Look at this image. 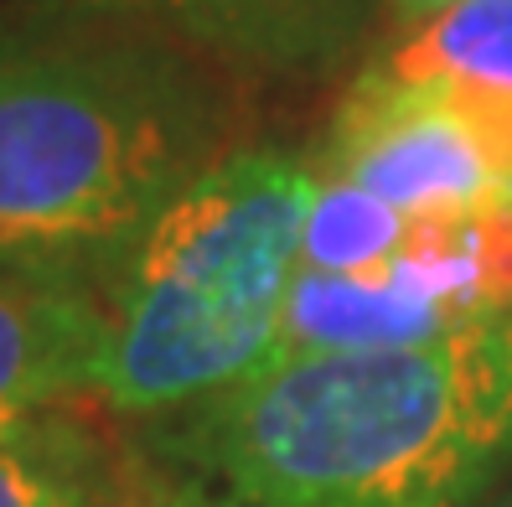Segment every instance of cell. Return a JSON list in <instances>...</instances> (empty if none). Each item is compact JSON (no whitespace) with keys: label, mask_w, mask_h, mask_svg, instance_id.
<instances>
[{"label":"cell","mask_w":512,"mask_h":507,"mask_svg":"<svg viewBox=\"0 0 512 507\" xmlns=\"http://www.w3.org/2000/svg\"><path fill=\"white\" fill-rule=\"evenodd\" d=\"M316 166L368 187L414 223L512 213V94L368 63L331 114Z\"/></svg>","instance_id":"obj_4"},{"label":"cell","mask_w":512,"mask_h":507,"mask_svg":"<svg viewBox=\"0 0 512 507\" xmlns=\"http://www.w3.org/2000/svg\"><path fill=\"white\" fill-rule=\"evenodd\" d=\"M104 301L0 280V430L99 399Z\"/></svg>","instance_id":"obj_6"},{"label":"cell","mask_w":512,"mask_h":507,"mask_svg":"<svg viewBox=\"0 0 512 507\" xmlns=\"http://www.w3.org/2000/svg\"><path fill=\"white\" fill-rule=\"evenodd\" d=\"M502 507H512V492H507V502H502Z\"/></svg>","instance_id":"obj_14"},{"label":"cell","mask_w":512,"mask_h":507,"mask_svg":"<svg viewBox=\"0 0 512 507\" xmlns=\"http://www.w3.org/2000/svg\"><path fill=\"white\" fill-rule=\"evenodd\" d=\"M507 326H512V316H507Z\"/></svg>","instance_id":"obj_15"},{"label":"cell","mask_w":512,"mask_h":507,"mask_svg":"<svg viewBox=\"0 0 512 507\" xmlns=\"http://www.w3.org/2000/svg\"><path fill=\"white\" fill-rule=\"evenodd\" d=\"M150 440L238 507H481L512 466V326L269 357Z\"/></svg>","instance_id":"obj_2"},{"label":"cell","mask_w":512,"mask_h":507,"mask_svg":"<svg viewBox=\"0 0 512 507\" xmlns=\"http://www.w3.org/2000/svg\"><path fill=\"white\" fill-rule=\"evenodd\" d=\"M373 0H202L197 47L218 63L306 78L368 32Z\"/></svg>","instance_id":"obj_7"},{"label":"cell","mask_w":512,"mask_h":507,"mask_svg":"<svg viewBox=\"0 0 512 507\" xmlns=\"http://www.w3.org/2000/svg\"><path fill=\"white\" fill-rule=\"evenodd\" d=\"M52 11H83V16H119V21H161L176 37L197 47L202 0H42Z\"/></svg>","instance_id":"obj_12"},{"label":"cell","mask_w":512,"mask_h":507,"mask_svg":"<svg viewBox=\"0 0 512 507\" xmlns=\"http://www.w3.org/2000/svg\"><path fill=\"white\" fill-rule=\"evenodd\" d=\"M316 166V161H311ZM419 228L399 207H388L368 187L316 166V192L306 213V238H300V270L316 275H368L394 254H404Z\"/></svg>","instance_id":"obj_10"},{"label":"cell","mask_w":512,"mask_h":507,"mask_svg":"<svg viewBox=\"0 0 512 507\" xmlns=\"http://www.w3.org/2000/svg\"><path fill=\"white\" fill-rule=\"evenodd\" d=\"M125 476L130 461L78 404L0 430V507H114Z\"/></svg>","instance_id":"obj_8"},{"label":"cell","mask_w":512,"mask_h":507,"mask_svg":"<svg viewBox=\"0 0 512 507\" xmlns=\"http://www.w3.org/2000/svg\"><path fill=\"white\" fill-rule=\"evenodd\" d=\"M450 6H461V0H394L399 21H425V16H435V11H450Z\"/></svg>","instance_id":"obj_13"},{"label":"cell","mask_w":512,"mask_h":507,"mask_svg":"<svg viewBox=\"0 0 512 507\" xmlns=\"http://www.w3.org/2000/svg\"><path fill=\"white\" fill-rule=\"evenodd\" d=\"M316 166L233 145L145 233L104 301L99 404L161 425L228 394L280 342Z\"/></svg>","instance_id":"obj_3"},{"label":"cell","mask_w":512,"mask_h":507,"mask_svg":"<svg viewBox=\"0 0 512 507\" xmlns=\"http://www.w3.org/2000/svg\"><path fill=\"white\" fill-rule=\"evenodd\" d=\"M233 130L238 104L187 37L83 11L0 26V280L109 301Z\"/></svg>","instance_id":"obj_1"},{"label":"cell","mask_w":512,"mask_h":507,"mask_svg":"<svg viewBox=\"0 0 512 507\" xmlns=\"http://www.w3.org/2000/svg\"><path fill=\"white\" fill-rule=\"evenodd\" d=\"M114 507H238V502L207 482V476H197L192 466L150 451V461L130 466L125 492L114 497Z\"/></svg>","instance_id":"obj_11"},{"label":"cell","mask_w":512,"mask_h":507,"mask_svg":"<svg viewBox=\"0 0 512 507\" xmlns=\"http://www.w3.org/2000/svg\"><path fill=\"white\" fill-rule=\"evenodd\" d=\"M373 63L404 78H471L512 94V0H461L425 21H404Z\"/></svg>","instance_id":"obj_9"},{"label":"cell","mask_w":512,"mask_h":507,"mask_svg":"<svg viewBox=\"0 0 512 507\" xmlns=\"http://www.w3.org/2000/svg\"><path fill=\"white\" fill-rule=\"evenodd\" d=\"M512 316V213L425 223L368 275L300 270L269 357L394 352Z\"/></svg>","instance_id":"obj_5"}]
</instances>
